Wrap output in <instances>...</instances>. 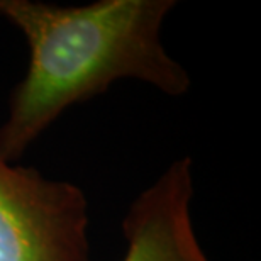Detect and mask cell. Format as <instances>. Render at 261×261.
<instances>
[{
  "instance_id": "cell-1",
  "label": "cell",
  "mask_w": 261,
  "mask_h": 261,
  "mask_svg": "<svg viewBox=\"0 0 261 261\" xmlns=\"http://www.w3.org/2000/svg\"><path fill=\"white\" fill-rule=\"evenodd\" d=\"M175 0H98L56 5L0 0V17L29 48L28 71L9 97L0 154L10 163L76 103L119 80H138L168 97L190 90L189 71L166 51L161 28Z\"/></svg>"
},
{
  "instance_id": "cell-2",
  "label": "cell",
  "mask_w": 261,
  "mask_h": 261,
  "mask_svg": "<svg viewBox=\"0 0 261 261\" xmlns=\"http://www.w3.org/2000/svg\"><path fill=\"white\" fill-rule=\"evenodd\" d=\"M88 224L80 187L0 154V261H92Z\"/></svg>"
},
{
  "instance_id": "cell-3",
  "label": "cell",
  "mask_w": 261,
  "mask_h": 261,
  "mask_svg": "<svg viewBox=\"0 0 261 261\" xmlns=\"http://www.w3.org/2000/svg\"><path fill=\"white\" fill-rule=\"evenodd\" d=\"M194 176L189 156L173 161L130 203L122 221V261H211L192 222Z\"/></svg>"
}]
</instances>
